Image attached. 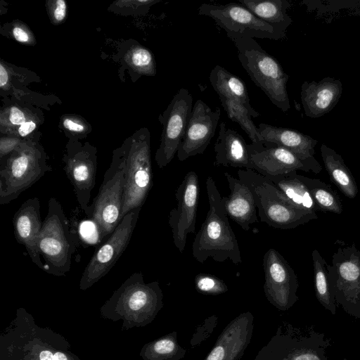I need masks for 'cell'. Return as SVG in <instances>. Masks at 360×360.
<instances>
[{"instance_id":"cell-42","label":"cell","mask_w":360,"mask_h":360,"mask_svg":"<svg viewBox=\"0 0 360 360\" xmlns=\"http://www.w3.org/2000/svg\"><path fill=\"white\" fill-rule=\"evenodd\" d=\"M359 4H360V1H359ZM358 11L360 13V8H359V10Z\"/></svg>"},{"instance_id":"cell-38","label":"cell","mask_w":360,"mask_h":360,"mask_svg":"<svg viewBox=\"0 0 360 360\" xmlns=\"http://www.w3.org/2000/svg\"><path fill=\"white\" fill-rule=\"evenodd\" d=\"M224 356V348L221 346H217L211 352L207 360H223Z\"/></svg>"},{"instance_id":"cell-39","label":"cell","mask_w":360,"mask_h":360,"mask_svg":"<svg viewBox=\"0 0 360 360\" xmlns=\"http://www.w3.org/2000/svg\"><path fill=\"white\" fill-rule=\"evenodd\" d=\"M8 75L2 64L0 65V86L4 87L8 82Z\"/></svg>"},{"instance_id":"cell-20","label":"cell","mask_w":360,"mask_h":360,"mask_svg":"<svg viewBox=\"0 0 360 360\" xmlns=\"http://www.w3.org/2000/svg\"><path fill=\"white\" fill-rule=\"evenodd\" d=\"M230 189V195L222 200L228 217L244 231L257 221L256 202L251 190L238 178L224 172Z\"/></svg>"},{"instance_id":"cell-19","label":"cell","mask_w":360,"mask_h":360,"mask_svg":"<svg viewBox=\"0 0 360 360\" xmlns=\"http://www.w3.org/2000/svg\"><path fill=\"white\" fill-rule=\"evenodd\" d=\"M338 79L327 77L319 82H304L301 86V101L304 114L318 118L329 112L338 103L342 93Z\"/></svg>"},{"instance_id":"cell-5","label":"cell","mask_w":360,"mask_h":360,"mask_svg":"<svg viewBox=\"0 0 360 360\" xmlns=\"http://www.w3.org/2000/svg\"><path fill=\"white\" fill-rule=\"evenodd\" d=\"M126 153H116L106 170L97 195L90 204V219L101 240L109 237L121 221L125 187Z\"/></svg>"},{"instance_id":"cell-27","label":"cell","mask_w":360,"mask_h":360,"mask_svg":"<svg viewBox=\"0 0 360 360\" xmlns=\"http://www.w3.org/2000/svg\"><path fill=\"white\" fill-rule=\"evenodd\" d=\"M319 211L341 214L343 211L341 199L332 188L318 179L300 174Z\"/></svg>"},{"instance_id":"cell-32","label":"cell","mask_w":360,"mask_h":360,"mask_svg":"<svg viewBox=\"0 0 360 360\" xmlns=\"http://www.w3.org/2000/svg\"><path fill=\"white\" fill-rule=\"evenodd\" d=\"M10 122L15 125L20 126L25 122V117L22 111L17 107H12L9 114Z\"/></svg>"},{"instance_id":"cell-12","label":"cell","mask_w":360,"mask_h":360,"mask_svg":"<svg viewBox=\"0 0 360 360\" xmlns=\"http://www.w3.org/2000/svg\"><path fill=\"white\" fill-rule=\"evenodd\" d=\"M199 194L196 172H187L176 190V207L170 210L168 219L174 245L180 253L185 250L188 234L195 232Z\"/></svg>"},{"instance_id":"cell-28","label":"cell","mask_w":360,"mask_h":360,"mask_svg":"<svg viewBox=\"0 0 360 360\" xmlns=\"http://www.w3.org/2000/svg\"><path fill=\"white\" fill-rule=\"evenodd\" d=\"M219 97L229 118L240 126L251 140V145L255 148L262 146L264 142L259 133L258 127L253 122L252 117L247 108L240 103L233 99L224 96Z\"/></svg>"},{"instance_id":"cell-31","label":"cell","mask_w":360,"mask_h":360,"mask_svg":"<svg viewBox=\"0 0 360 360\" xmlns=\"http://www.w3.org/2000/svg\"><path fill=\"white\" fill-rule=\"evenodd\" d=\"M174 343L167 339L161 340L157 342L154 345L155 351L159 354H168L173 351Z\"/></svg>"},{"instance_id":"cell-16","label":"cell","mask_w":360,"mask_h":360,"mask_svg":"<svg viewBox=\"0 0 360 360\" xmlns=\"http://www.w3.org/2000/svg\"><path fill=\"white\" fill-rule=\"evenodd\" d=\"M40 208L39 198H29L15 212L12 222L15 240L25 246L32 262L40 269L48 272L47 266L41 259L38 248L43 224Z\"/></svg>"},{"instance_id":"cell-25","label":"cell","mask_w":360,"mask_h":360,"mask_svg":"<svg viewBox=\"0 0 360 360\" xmlns=\"http://www.w3.org/2000/svg\"><path fill=\"white\" fill-rule=\"evenodd\" d=\"M238 3L260 20L284 32L292 22L287 13L290 6L287 0H240Z\"/></svg>"},{"instance_id":"cell-36","label":"cell","mask_w":360,"mask_h":360,"mask_svg":"<svg viewBox=\"0 0 360 360\" xmlns=\"http://www.w3.org/2000/svg\"><path fill=\"white\" fill-rule=\"evenodd\" d=\"M13 34L14 38L18 41L25 43L29 40V36L27 33L20 27H15L13 30Z\"/></svg>"},{"instance_id":"cell-41","label":"cell","mask_w":360,"mask_h":360,"mask_svg":"<svg viewBox=\"0 0 360 360\" xmlns=\"http://www.w3.org/2000/svg\"><path fill=\"white\" fill-rule=\"evenodd\" d=\"M53 360H68V359L64 354L56 352L53 354Z\"/></svg>"},{"instance_id":"cell-10","label":"cell","mask_w":360,"mask_h":360,"mask_svg":"<svg viewBox=\"0 0 360 360\" xmlns=\"http://www.w3.org/2000/svg\"><path fill=\"white\" fill-rule=\"evenodd\" d=\"M141 208L124 216L110 236L95 250L86 266L80 281L86 289L107 274L122 256L131 240Z\"/></svg>"},{"instance_id":"cell-4","label":"cell","mask_w":360,"mask_h":360,"mask_svg":"<svg viewBox=\"0 0 360 360\" xmlns=\"http://www.w3.org/2000/svg\"><path fill=\"white\" fill-rule=\"evenodd\" d=\"M77 239L62 205L55 198H50L38 240L39 251L49 273L63 276L70 271Z\"/></svg>"},{"instance_id":"cell-1","label":"cell","mask_w":360,"mask_h":360,"mask_svg":"<svg viewBox=\"0 0 360 360\" xmlns=\"http://www.w3.org/2000/svg\"><path fill=\"white\" fill-rule=\"evenodd\" d=\"M209 210L206 218L195 235L192 255L200 263L208 258L223 262L229 259L234 264L242 262L239 245L226 212L222 197L211 176L206 179Z\"/></svg>"},{"instance_id":"cell-33","label":"cell","mask_w":360,"mask_h":360,"mask_svg":"<svg viewBox=\"0 0 360 360\" xmlns=\"http://www.w3.org/2000/svg\"><path fill=\"white\" fill-rule=\"evenodd\" d=\"M66 15V3L63 0H57L53 10V17L57 22L62 21Z\"/></svg>"},{"instance_id":"cell-17","label":"cell","mask_w":360,"mask_h":360,"mask_svg":"<svg viewBox=\"0 0 360 360\" xmlns=\"http://www.w3.org/2000/svg\"><path fill=\"white\" fill-rule=\"evenodd\" d=\"M248 148L251 169L263 176H275L297 170L310 172L295 155L283 147L265 143L259 148L249 144Z\"/></svg>"},{"instance_id":"cell-43","label":"cell","mask_w":360,"mask_h":360,"mask_svg":"<svg viewBox=\"0 0 360 360\" xmlns=\"http://www.w3.org/2000/svg\"><path fill=\"white\" fill-rule=\"evenodd\" d=\"M344 360H347V359L345 358Z\"/></svg>"},{"instance_id":"cell-7","label":"cell","mask_w":360,"mask_h":360,"mask_svg":"<svg viewBox=\"0 0 360 360\" xmlns=\"http://www.w3.org/2000/svg\"><path fill=\"white\" fill-rule=\"evenodd\" d=\"M198 14L212 18L232 41L244 37L281 40L286 32L258 18L239 3L226 4H202Z\"/></svg>"},{"instance_id":"cell-15","label":"cell","mask_w":360,"mask_h":360,"mask_svg":"<svg viewBox=\"0 0 360 360\" xmlns=\"http://www.w3.org/2000/svg\"><path fill=\"white\" fill-rule=\"evenodd\" d=\"M258 131L265 143L275 144L295 155L310 170L319 174L322 167L314 157L318 141L297 130L259 123Z\"/></svg>"},{"instance_id":"cell-40","label":"cell","mask_w":360,"mask_h":360,"mask_svg":"<svg viewBox=\"0 0 360 360\" xmlns=\"http://www.w3.org/2000/svg\"><path fill=\"white\" fill-rule=\"evenodd\" d=\"M53 354L48 350L42 351L39 354L40 360H53Z\"/></svg>"},{"instance_id":"cell-2","label":"cell","mask_w":360,"mask_h":360,"mask_svg":"<svg viewBox=\"0 0 360 360\" xmlns=\"http://www.w3.org/2000/svg\"><path fill=\"white\" fill-rule=\"evenodd\" d=\"M238 179L252 192L262 222L278 229H292L316 219V212L290 202L266 176L250 169H240Z\"/></svg>"},{"instance_id":"cell-29","label":"cell","mask_w":360,"mask_h":360,"mask_svg":"<svg viewBox=\"0 0 360 360\" xmlns=\"http://www.w3.org/2000/svg\"><path fill=\"white\" fill-rule=\"evenodd\" d=\"M131 62L134 66L147 73L154 75L155 62L152 53L145 48H137L131 55Z\"/></svg>"},{"instance_id":"cell-21","label":"cell","mask_w":360,"mask_h":360,"mask_svg":"<svg viewBox=\"0 0 360 360\" xmlns=\"http://www.w3.org/2000/svg\"><path fill=\"white\" fill-rule=\"evenodd\" d=\"M248 147L240 134L221 122L214 146V165L251 169Z\"/></svg>"},{"instance_id":"cell-37","label":"cell","mask_w":360,"mask_h":360,"mask_svg":"<svg viewBox=\"0 0 360 360\" xmlns=\"http://www.w3.org/2000/svg\"><path fill=\"white\" fill-rule=\"evenodd\" d=\"M63 125L66 129L75 132H81L84 129L82 124L75 122L70 119H65L63 121Z\"/></svg>"},{"instance_id":"cell-34","label":"cell","mask_w":360,"mask_h":360,"mask_svg":"<svg viewBox=\"0 0 360 360\" xmlns=\"http://www.w3.org/2000/svg\"><path fill=\"white\" fill-rule=\"evenodd\" d=\"M17 143L18 142L15 140L6 139L4 141L2 139L0 146L1 157L6 155L10 152H12L16 146Z\"/></svg>"},{"instance_id":"cell-22","label":"cell","mask_w":360,"mask_h":360,"mask_svg":"<svg viewBox=\"0 0 360 360\" xmlns=\"http://www.w3.org/2000/svg\"><path fill=\"white\" fill-rule=\"evenodd\" d=\"M209 79L219 96L226 97L240 103L247 108L252 118L259 116V113L252 107L245 84L240 78L224 67L217 65L211 70Z\"/></svg>"},{"instance_id":"cell-26","label":"cell","mask_w":360,"mask_h":360,"mask_svg":"<svg viewBox=\"0 0 360 360\" xmlns=\"http://www.w3.org/2000/svg\"><path fill=\"white\" fill-rule=\"evenodd\" d=\"M312 261L316 297L326 309L335 315L337 305L328 280L327 263L316 249L312 251Z\"/></svg>"},{"instance_id":"cell-13","label":"cell","mask_w":360,"mask_h":360,"mask_svg":"<svg viewBox=\"0 0 360 360\" xmlns=\"http://www.w3.org/2000/svg\"><path fill=\"white\" fill-rule=\"evenodd\" d=\"M220 115L219 108L213 110L201 99L195 101L176 153L179 161L205 152L215 134Z\"/></svg>"},{"instance_id":"cell-30","label":"cell","mask_w":360,"mask_h":360,"mask_svg":"<svg viewBox=\"0 0 360 360\" xmlns=\"http://www.w3.org/2000/svg\"><path fill=\"white\" fill-rule=\"evenodd\" d=\"M195 285L202 292H212L224 288L223 282L213 275L199 274L195 276Z\"/></svg>"},{"instance_id":"cell-14","label":"cell","mask_w":360,"mask_h":360,"mask_svg":"<svg viewBox=\"0 0 360 360\" xmlns=\"http://www.w3.org/2000/svg\"><path fill=\"white\" fill-rule=\"evenodd\" d=\"M64 170L80 209L86 217H91L90 199L96 178V160L89 150L70 151L65 158Z\"/></svg>"},{"instance_id":"cell-11","label":"cell","mask_w":360,"mask_h":360,"mask_svg":"<svg viewBox=\"0 0 360 360\" xmlns=\"http://www.w3.org/2000/svg\"><path fill=\"white\" fill-rule=\"evenodd\" d=\"M193 96L186 89L174 95L165 111L160 117L163 125L161 142L155 154L159 168L166 167L176 154L185 135L193 108Z\"/></svg>"},{"instance_id":"cell-9","label":"cell","mask_w":360,"mask_h":360,"mask_svg":"<svg viewBox=\"0 0 360 360\" xmlns=\"http://www.w3.org/2000/svg\"><path fill=\"white\" fill-rule=\"evenodd\" d=\"M148 134L132 146L125 160V187L121 220L129 212L141 208L153 186Z\"/></svg>"},{"instance_id":"cell-3","label":"cell","mask_w":360,"mask_h":360,"mask_svg":"<svg viewBox=\"0 0 360 360\" xmlns=\"http://www.w3.org/2000/svg\"><path fill=\"white\" fill-rule=\"evenodd\" d=\"M243 69L270 101L286 112L290 108L287 92L288 75L280 63L269 54L253 38L244 37L233 41Z\"/></svg>"},{"instance_id":"cell-35","label":"cell","mask_w":360,"mask_h":360,"mask_svg":"<svg viewBox=\"0 0 360 360\" xmlns=\"http://www.w3.org/2000/svg\"><path fill=\"white\" fill-rule=\"evenodd\" d=\"M36 128V124L32 121L25 122L18 129V133L21 136L30 134Z\"/></svg>"},{"instance_id":"cell-23","label":"cell","mask_w":360,"mask_h":360,"mask_svg":"<svg viewBox=\"0 0 360 360\" xmlns=\"http://www.w3.org/2000/svg\"><path fill=\"white\" fill-rule=\"evenodd\" d=\"M320 150L330 181L346 197L355 198L358 193L357 185L342 156L323 143L321 144Z\"/></svg>"},{"instance_id":"cell-8","label":"cell","mask_w":360,"mask_h":360,"mask_svg":"<svg viewBox=\"0 0 360 360\" xmlns=\"http://www.w3.org/2000/svg\"><path fill=\"white\" fill-rule=\"evenodd\" d=\"M51 170L38 150L22 148L11 154L0 169V205L16 199Z\"/></svg>"},{"instance_id":"cell-18","label":"cell","mask_w":360,"mask_h":360,"mask_svg":"<svg viewBox=\"0 0 360 360\" xmlns=\"http://www.w3.org/2000/svg\"><path fill=\"white\" fill-rule=\"evenodd\" d=\"M266 287L284 303L297 299L298 280L294 269L283 255L274 248L269 249L263 257Z\"/></svg>"},{"instance_id":"cell-24","label":"cell","mask_w":360,"mask_h":360,"mask_svg":"<svg viewBox=\"0 0 360 360\" xmlns=\"http://www.w3.org/2000/svg\"><path fill=\"white\" fill-rule=\"evenodd\" d=\"M269 179L295 206L311 212L319 211L310 193L297 171L275 176H264Z\"/></svg>"},{"instance_id":"cell-6","label":"cell","mask_w":360,"mask_h":360,"mask_svg":"<svg viewBox=\"0 0 360 360\" xmlns=\"http://www.w3.org/2000/svg\"><path fill=\"white\" fill-rule=\"evenodd\" d=\"M326 268L337 307L360 319V250L354 243L339 247Z\"/></svg>"}]
</instances>
